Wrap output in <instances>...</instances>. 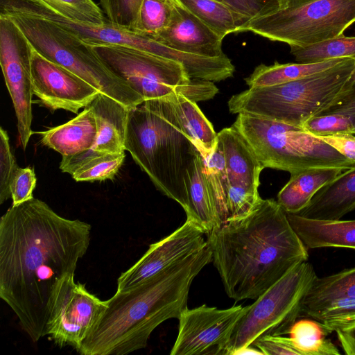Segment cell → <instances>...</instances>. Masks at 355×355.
<instances>
[{
    "label": "cell",
    "mask_w": 355,
    "mask_h": 355,
    "mask_svg": "<svg viewBox=\"0 0 355 355\" xmlns=\"http://www.w3.org/2000/svg\"><path fill=\"white\" fill-rule=\"evenodd\" d=\"M34 169L31 167H17L10 182V190L12 205H17L33 198V192L36 186Z\"/></svg>",
    "instance_id": "40"
},
{
    "label": "cell",
    "mask_w": 355,
    "mask_h": 355,
    "mask_svg": "<svg viewBox=\"0 0 355 355\" xmlns=\"http://www.w3.org/2000/svg\"><path fill=\"white\" fill-rule=\"evenodd\" d=\"M334 167L308 168L291 174L277 194V202L287 214H297L326 184L343 171Z\"/></svg>",
    "instance_id": "24"
},
{
    "label": "cell",
    "mask_w": 355,
    "mask_h": 355,
    "mask_svg": "<svg viewBox=\"0 0 355 355\" xmlns=\"http://www.w3.org/2000/svg\"><path fill=\"white\" fill-rule=\"evenodd\" d=\"M28 4L39 15L71 31L84 42L119 45L155 55L157 54L159 42L117 27L108 21L101 25L73 21Z\"/></svg>",
    "instance_id": "17"
},
{
    "label": "cell",
    "mask_w": 355,
    "mask_h": 355,
    "mask_svg": "<svg viewBox=\"0 0 355 355\" xmlns=\"http://www.w3.org/2000/svg\"><path fill=\"white\" fill-rule=\"evenodd\" d=\"M204 171L207 184L221 223L226 220V201L229 180L221 146L218 140L212 153L204 159Z\"/></svg>",
    "instance_id": "32"
},
{
    "label": "cell",
    "mask_w": 355,
    "mask_h": 355,
    "mask_svg": "<svg viewBox=\"0 0 355 355\" xmlns=\"http://www.w3.org/2000/svg\"><path fill=\"white\" fill-rule=\"evenodd\" d=\"M243 354H261L263 355V353L257 347L250 345L244 348H242L238 351H236L234 355H243Z\"/></svg>",
    "instance_id": "45"
},
{
    "label": "cell",
    "mask_w": 355,
    "mask_h": 355,
    "mask_svg": "<svg viewBox=\"0 0 355 355\" xmlns=\"http://www.w3.org/2000/svg\"><path fill=\"white\" fill-rule=\"evenodd\" d=\"M347 58H349L311 63L261 64L245 80L249 88L281 85L330 69Z\"/></svg>",
    "instance_id": "26"
},
{
    "label": "cell",
    "mask_w": 355,
    "mask_h": 355,
    "mask_svg": "<svg viewBox=\"0 0 355 355\" xmlns=\"http://www.w3.org/2000/svg\"><path fill=\"white\" fill-rule=\"evenodd\" d=\"M252 346L263 355H299L289 337L264 335L254 341Z\"/></svg>",
    "instance_id": "41"
},
{
    "label": "cell",
    "mask_w": 355,
    "mask_h": 355,
    "mask_svg": "<svg viewBox=\"0 0 355 355\" xmlns=\"http://www.w3.org/2000/svg\"><path fill=\"white\" fill-rule=\"evenodd\" d=\"M125 152L105 153L93 158L79 167L71 175L76 182L112 180L122 166Z\"/></svg>",
    "instance_id": "35"
},
{
    "label": "cell",
    "mask_w": 355,
    "mask_h": 355,
    "mask_svg": "<svg viewBox=\"0 0 355 355\" xmlns=\"http://www.w3.org/2000/svg\"><path fill=\"white\" fill-rule=\"evenodd\" d=\"M286 214L293 229L307 248L355 250V220H322Z\"/></svg>",
    "instance_id": "21"
},
{
    "label": "cell",
    "mask_w": 355,
    "mask_h": 355,
    "mask_svg": "<svg viewBox=\"0 0 355 355\" xmlns=\"http://www.w3.org/2000/svg\"><path fill=\"white\" fill-rule=\"evenodd\" d=\"M0 15L8 18L42 55L100 92L130 110L144 102L139 94L105 65L90 46L71 31L39 15L26 1H2Z\"/></svg>",
    "instance_id": "5"
},
{
    "label": "cell",
    "mask_w": 355,
    "mask_h": 355,
    "mask_svg": "<svg viewBox=\"0 0 355 355\" xmlns=\"http://www.w3.org/2000/svg\"><path fill=\"white\" fill-rule=\"evenodd\" d=\"M73 21L101 25L107 19L93 0H23Z\"/></svg>",
    "instance_id": "30"
},
{
    "label": "cell",
    "mask_w": 355,
    "mask_h": 355,
    "mask_svg": "<svg viewBox=\"0 0 355 355\" xmlns=\"http://www.w3.org/2000/svg\"><path fill=\"white\" fill-rule=\"evenodd\" d=\"M205 232L193 222L183 225L151 244L144 254L117 279L116 292L126 291L207 245Z\"/></svg>",
    "instance_id": "15"
},
{
    "label": "cell",
    "mask_w": 355,
    "mask_h": 355,
    "mask_svg": "<svg viewBox=\"0 0 355 355\" xmlns=\"http://www.w3.org/2000/svg\"><path fill=\"white\" fill-rule=\"evenodd\" d=\"M106 307V300L89 293L85 284L75 282L74 274H70L55 292L46 336L60 347L69 345L76 349Z\"/></svg>",
    "instance_id": "12"
},
{
    "label": "cell",
    "mask_w": 355,
    "mask_h": 355,
    "mask_svg": "<svg viewBox=\"0 0 355 355\" xmlns=\"http://www.w3.org/2000/svg\"><path fill=\"white\" fill-rule=\"evenodd\" d=\"M315 137L331 146L347 159L355 162V136L354 134L339 133Z\"/></svg>",
    "instance_id": "43"
},
{
    "label": "cell",
    "mask_w": 355,
    "mask_h": 355,
    "mask_svg": "<svg viewBox=\"0 0 355 355\" xmlns=\"http://www.w3.org/2000/svg\"><path fill=\"white\" fill-rule=\"evenodd\" d=\"M355 209V166L341 172L322 187L299 213L322 220H340Z\"/></svg>",
    "instance_id": "18"
},
{
    "label": "cell",
    "mask_w": 355,
    "mask_h": 355,
    "mask_svg": "<svg viewBox=\"0 0 355 355\" xmlns=\"http://www.w3.org/2000/svg\"><path fill=\"white\" fill-rule=\"evenodd\" d=\"M355 59L286 83L248 88L228 101L232 114H247L302 128L334 105L348 89Z\"/></svg>",
    "instance_id": "6"
},
{
    "label": "cell",
    "mask_w": 355,
    "mask_h": 355,
    "mask_svg": "<svg viewBox=\"0 0 355 355\" xmlns=\"http://www.w3.org/2000/svg\"><path fill=\"white\" fill-rule=\"evenodd\" d=\"M7 131L0 128V204L11 197L10 185L12 177L17 168Z\"/></svg>",
    "instance_id": "39"
},
{
    "label": "cell",
    "mask_w": 355,
    "mask_h": 355,
    "mask_svg": "<svg viewBox=\"0 0 355 355\" xmlns=\"http://www.w3.org/2000/svg\"><path fill=\"white\" fill-rule=\"evenodd\" d=\"M85 43L144 101L182 94L197 103L211 99L218 92L213 82L191 78L178 61L119 45Z\"/></svg>",
    "instance_id": "8"
},
{
    "label": "cell",
    "mask_w": 355,
    "mask_h": 355,
    "mask_svg": "<svg viewBox=\"0 0 355 355\" xmlns=\"http://www.w3.org/2000/svg\"><path fill=\"white\" fill-rule=\"evenodd\" d=\"M321 114H339L347 116L351 121L355 135V71L348 89L331 107Z\"/></svg>",
    "instance_id": "42"
},
{
    "label": "cell",
    "mask_w": 355,
    "mask_h": 355,
    "mask_svg": "<svg viewBox=\"0 0 355 355\" xmlns=\"http://www.w3.org/2000/svg\"><path fill=\"white\" fill-rule=\"evenodd\" d=\"M313 0H284L286 8L291 7H295Z\"/></svg>",
    "instance_id": "46"
},
{
    "label": "cell",
    "mask_w": 355,
    "mask_h": 355,
    "mask_svg": "<svg viewBox=\"0 0 355 355\" xmlns=\"http://www.w3.org/2000/svg\"><path fill=\"white\" fill-rule=\"evenodd\" d=\"M91 225L32 198L0 219V297L33 342L46 336L55 292L86 254Z\"/></svg>",
    "instance_id": "1"
},
{
    "label": "cell",
    "mask_w": 355,
    "mask_h": 355,
    "mask_svg": "<svg viewBox=\"0 0 355 355\" xmlns=\"http://www.w3.org/2000/svg\"><path fill=\"white\" fill-rule=\"evenodd\" d=\"M208 26L221 38L240 32L242 23L226 5L218 0H175Z\"/></svg>",
    "instance_id": "29"
},
{
    "label": "cell",
    "mask_w": 355,
    "mask_h": 355,
    "mask_svg": "<svg viewBox=\"0 0 355 355\" xmlns=\"http://www.w3.org/2000/svg\"><path fill=\"white\" fill-rule=\"evenodd\" d=\"M88 105L93 110L97 128L96 140L92 148L103 153L125 152L130 109L102 92Z\"/></svg>",
    "instance_id": "20"
},
{
    "label": "cell",
    "mask_w": 355,
    "mask_h": 355,
    "mask_svg": "<svg viewBox=\"0 0 355 355\" xmlns=\"http://www.w3.org/2000/svg\"><path fill=\"white\" fill-rule=\"evenodd\" d=\"M331 332L318 320L302 319L293 324L288 335L299 355H340L339 349L326 338Z\"/></svg>",
    "instance_id": "28"
},
{
    "label": "cell",
    "mask_w": 355,
    "mask_h": 355,
    "mask_svg": "<svg viewBox=\"0 0 355 355\" xmlns=\"http://www.w3.org/2000/svg\"><path fill=\"white\" fill-rule=\"evenodd\" d=\"M207 242L225 291L236 302L257 299L309 258L286 213L272 199L261 198L248 215L222 223Z\"/></svg>",
    "instance_id": "2"
},
{
    "label": "cell",
    "mask_w": 355,
    "mask_h": 355,
    "mask_svg": "<svg viewBox=\"0 0 355 355\" xmlns=\"http://www.w3.org/2000/svg\"><path fill=\"white\" fill-rule=\"evenodd\" d=\"M181 125L203 159L214 151L218 141V133L205 117L196 102L182 94L168 96Z\"/></svg>",
    "instance_id": "25"
},
{
    "label": "cell",
    "mask_w": 355,
    "mask_h": 355,
    "mask_svg": "<svg viewBox=\"0 0 355 355\" xmlns=\"http://www.w3.org/2000/svg\"><path fill=\"white\" fill-rule=\"evenodd\" d=\"M302 128L315 136L352 133L354 129L349 119L339 114H319L309 119Z\"/></svg>",
    "instance_id": "38"
},
{
    "label": "cell",
    "mask_w": 355,
    "mask_h": 355,
    "mask_svg": "<svg viewBox=\"0 0 355 355\" xmlns=\"http://www.w3.org/2000/svg\"><path fill=\"white\" fill-rule=\"evenodd\" d=\"M40 133L41 142L62 157L92 148L97 136L93 110L87 105L69 121Z\"/></svg>",
    "instance_id": "22"
},
{
    "label": "cell",
    "mask_w": 355,
    "mask_h": 355,
    "mask_svg": "<svg viewBox=\"0 0 355 355\" xmlns=\"http://www.w3.org/2000/svg\"><path fill=\"white\" fill-rule=\"evenodd\" d=\"M339 345L347 355H355V327L336 331Z\"/></svg>",
    "instance_id": "44"
},
{
    "label": "cell",
    "mask_w": 355,
    "mask_h": 355,
    "mask_svg": "<svg viewBox=\"0 0 355 355\" xmlns=\"http://www.w3.org/2000/svg\"><path fill=\"white\" fill-rule=\"evenodd\" d=\"M291 53L300 63L318 62L334 58L355 59V37L344 34L305 47L291 46Z\"/></svg>",
    "instance_id": "31"
},
{
    "label": "cell",
    "mask_w": 355,
    "mask_h": 355,
    "mask_svg": "<svg viewBox=\"0 0 355 355\" xmlns=\"http://www.w3.org/2000/svg\"><path fill=\"white\" fill-rule=\"evenodd\" d=\"M249 306L186 308L178 318V334L170 354L228 355L236 327Z\"/></svg>",
    "instance_id": "11"
},
{
    "label": "cell",
    "mask_w": 355,
    "mask_h": 355,
    "mask_svg": "<svg viewBox=\"0 0 355 355\" xmlns=\"http://www.w3.org/2000/svg\"><path fill=\"white\" fill-rule=\"evenodd\" d=\"M223 40L175 0L170 21L156 39L180 51L207 58L226 56L222 50Z\"/></svg>",
    "instance_id": "16"
},
{
    "label": "cell",
    "mask_w": 355,
    "mask_h": 355,
    "mask_svg": "<svg viewBox=\"0 0 355 355\" xmlns=\"http://www.w3.org/2000/svg\"><path fill=\"white\" fill-rule=\"evenodd\" d=\"M229 180V185L259 191V176L263 167L241 135L233 126L218 133Z\"/></svg>",
    "instance_id": "19"
},
{
    "label": "cell",
    "mask_w": 355,
    "mask_h": 355,
    "mask_svg": "<svg viewBox=\"0 0 355 355\" xmlns=\"http://www.w3.org/2000/svg\"><path fill=\"white\" fill-rule=\"evenodd\" d=\"M332 331L355 327V297L333 299L306 314Z\"/></svg>",
    "instance_id": "33"
},
{
    "label": "cell",
    "mask_w": 355,
    "mask_h": 355,
    "mask_svg": "<svg viewBox=\"0 0 355 355\" xmlns=\"http://www.w3.org/2000/svg\"><path fill=\"white\" fill-rule=\"evenodd\" d=\"M212 260L207 244L137 285L116 292L76 351L83 355H125L146 347L163 322L187 308L193 280Z\"/></svg>",
    "instance_id": "3"
},
{
    "label": "cell",
    "mask_w": 355,
    "mask_h": 355,
    "mask_svg": "<svg viewBox=\"0 0 355 355\" xmlns=\"http://www.w3.org/2000/svg\"><path fill=\"white\" fill-rule=\"evenodd\" d=\"M173 3L174 0H143L135 33L156 40L170 21Z\"/></svg>",
    "instance_id": "34"
},
{
    "label": "cell",
    "mask_w": 355,
    "mask_h": 355,
    "mask_svg": "<svg viewBox=\"0 0 355 355\" xmlns=\"http://www.w3.org/2000/svg\"><path fill=\"white\" fill-rule=\"evenodd\" d=\"M342 297H355V266L329 276L317 277L304 300L302 315Z\"/></svg>",
    "instance_id": "27"
},
{
    "label": "cell",
    "mask_w": 355,
    "mask_h": 355,
    "mask_svg": "<svg viewBox=\"0 0 355 355\" xmlns=\"http://www.w3.org/2000/svg\"><path fill=\"white\" fill-rule=\"evenodd\" d=\"M28 47L33 93L43 105L52 110L77 114L100 92L70 71L44 58L29 42Z\"/></svg>",
    "instance_id": "14"
},
{
    "label": "cell",
    "mask_w": 355,
    "mask_h": 355,
    "mask_svg": "<svg viewBox=\"0 0 355 355\" xmlns=\"http://www.w3.org/2000/svg\"><path fill=\"white\" fill-rule=\"evenodd\" d=\"M245 139L263 167L291 174L314 168L343 170L355 166L303 128L247 114H238L232 125Z\"/></svg>",
    "instance_id": "7"
},
{
    "label": "cell",
    "mask_w": 355,
    "mask_h": 355,
    "mask_svg": "<svg viewBox=\"0 0 355 355\" xmlns=\"http://www.w3.org/2000/svg\"><path fill=\"white\" fill-rule=\"evenodd\" d=\"M354 23L355 0H313L252 21L241 32L305 47L340 36Z\"/></svg>",
    "instance_id": "10"
},
{
    "label": "cell",
    "mask_w": 355,
    "mask_h": 355,
    "mask_svg": "<svg viewBox=\"0 0 355 355\" xmlns=\"http://www.w3.org/2000/svg\"><path fill=\"white\" fill-rule=\"evenodd\" d=\"M0 64L14 105L21 145L26 149L33 133V86L28 42L6 17L0 15Z\"/></svg>",
    "instance_id": "13"
},
{
    "label": "cell",
    "mask_w": 355,
    "mask_h": 355,
    "mask_svg": "<svg viewBox=\"0 0 355 355\" xmlns=\"http://www.w3.org/2000/svg\"><path fill=\"white\" fill-rule=\"evenodd\" d=\"M125 146L155 187L186 211L188 171L200 152L168 97L145 101L129 110Z\"/></svg>",
    "instance_id": "4"
},
{
    "label": "cell",
    "mask_w": 355,
    "mask_h": 355,
    "mask_svg": "<svg viewBox=\"0 0 355 355\" xmlns=\"http://www.w3.org/2000/svg\"><path fill=\"white\" fill-rule=\"evenodd\" d=\"M187 188V219L198 225L207 235L222 223L206 179L204 159L200 153L188 171Z\"/></svg>",
    "instance_id": "23"
},
{
    "label": "cell",
    "mask_w": 355,
    "mask_h": 355,
    "mask_svg": "<svg viewBox=\"0 0 355 355\" xmlns=\"http://www.w3.org/2000/svg\"><path fill=\"white\" fill-rule=\"evenodd\" d=\"M101 9L112 24L135 32L143 0H99Z\"/></svg>",
    "instance_id": "37"
},
{
    "label": "cell",
    "mask_w": 355,
    "mask_h": 355,
    "mask_svg": "<svg viewBox=\"0 0 355 355\" xmlns=\"http://www.w3.org/2000/svg\"><path fill=\"white\" fill-rule=\"evenodd\" d=\"M317 277L313 266L303 261L259 296L237 324L228 355L252 345L262 336L288 334L302 315L304 300Z\"/></svg>",
    "instance_id": "9"
},
{
    "label": "cell",
    "mask_w": 355,
    "mask_h": 355,
    "mask_svg": "<svg viewBox=\"0 0 355 355\" xmlns=\"http://www.w3.org/2000/svg\"><path fill=\"white\" fill-rule=\"evenodd\" d=\"M239 18L241 29L250 21L286 9L284 0H218Z\"/></svg>",
    "instance_id": "36"
}]
</instances>
